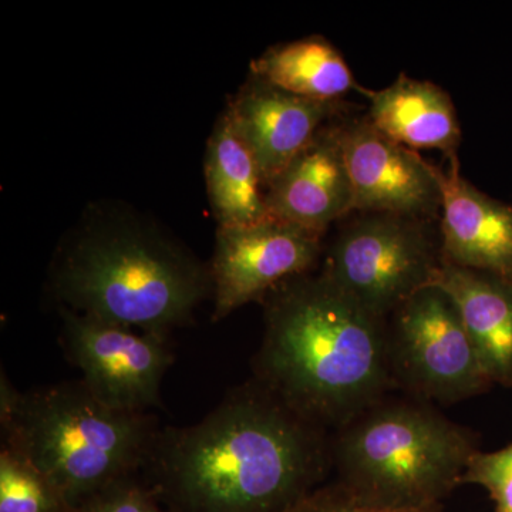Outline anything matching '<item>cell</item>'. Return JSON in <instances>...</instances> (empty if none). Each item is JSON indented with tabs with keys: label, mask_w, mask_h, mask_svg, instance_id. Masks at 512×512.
I'll use <instances>...</instances> for the list:
<instances>
[{
	"label": "cell",
	"mask_w": 512,
	"mask_h": 512,
	"mask_svg": "<svg viewBox=\"0 0 512 512\" xmlns=\"http://www.w3.org/2000/svg\"><path fill=\"white\" fill-rule=\"evenodd\" d=\"M147 464L178 512H281L332 470V431L255 379L200 423L158 431Z\"/></svg>",
	"instance_id": "1"
},
{
	"label": "cell",
	"mask_w": 512,
	"mask_h": 512,
	"mask_svg": "<svg viewBox=\"0 0 512 512\" xmlns=\"http://www.w3.org/2000/svg\"><path fill=\"white\" fill-rule=\"evenodd\" d=\"M256 377L303 417L333 431L394 389L386 320L322 274L265 295Z\"/></svg>",
	"instance_id": "2"
},
{
	"label": "cell",
	"mask_w": 512,
	"mask_h": 512,
	"mask_svg": "<svg viewBox=\"0 0 512 512\" xmlns=\"http://www.w3.org/2000/svg\"><path fill=\"white\" fill-rule=\"evenodd\" d=\"M210 286V272L194 256L127 217L84 227L53 271L63 308L160 336L184 325Z\"/></svg>",
	"instance_id": "3"
},
{
	"label": "cell",
	"mask_w": 512,
	"mask_h": 512,
	"mask_svg": "<svg viewBox=\"0 0 512 512\" xmlns=\"http://www.w3.org/2000/svg\"><path fill=\"white\" fill-rule=\"evenodd\" d=\"M2 427L6 448L67 512L147 464L158 434L146 414L110 409L83 382L18 393L3 380Z\"/></svg>",
	"instance_id": "4"
},
{
	"label": "cell",
	"mask_w": 512,
	"mask_h": 512,
	"mask_svg": "<svg viewBox=\"0 0 512 512\" xmlns=\"http://www.w3.org/2000/svg\"><path fill=\"white\" fill-rule=\"evenodd\" d=\"M478 451L470 430L409 394H386L332 431L336 481L384 507L441 504Z\"/></svg>",
	"instance_id": "5"
},
{
	"label": "cell",
	"mask_w": 512,
	"mask_h": 512,
	"mask_svg": "<svg viewBox=\"0 0 512 512\" xmlns=\"http://www.w3.org/2000/svg\"><path fill=\"white\" fill-rule=\"evenodd\" d=\"M430 220L362 214L333 239L320 274L376 318L433 285L443 266Z\"/></svg>",
	"instance_id": "6"
},
{
	"label": "cell",
	"mask_w": 512,
	"mask_h": 512,
	"mask_svg": "<svg viewBox=\"0 0 512 512\" xmlns=\"http://www.w3.org/2000/svg\"><path fill=\"white\" fill-rule=\"evenodd\" d=\"M394 387L427 403L453 404L493 383L451 296L433 284L410 296L386 319Z\"/></svg>",
	"instance_id": "7"
},
{
	"label": "cell",
	"mask_w": 512,
	"mask_h": 512,
	"mask_svg": "<svg viewBox=\"0 0 512 512\" xmlns=\"http://www.w3.org/2000/svg\"><path fill=\"white\" fill-rule=\"evenodd\" d=\"M64 350L82 372L84 386L107 407L144 413L160 403V387L173 355L164 336L60 309Z\"/></svg>",
	"instance_id": "8"
},
{
	"label": "cell",
	"mask_w": 512,
	"mask_h": 512,
	"mask_svg": "<svg viewBox=\"0 0 512 512\" xmlns=\"http://www.w3.org/2000/svg\"><path fill=\"white\" fill-rule=\"evenodd\" d=\"M323 235L276 218L247 227H218L210 269L212 318H227L282 282L311 274L323 254Z\"/></svg>",
	"instance_id": "9"
},
{
	"label": "cell",
	"mask_w": 512,
	"mask_h": 512,
	"mask_svg": "<svg viewBox=\"0 0 512 512\" xmlns=\"http://www.w3.org/2000/svg\"><path fill=\"white\" fill-rule=\"evenodd\" d=\"M343 153L360 214L431 220L441 212L439 168L384 136L366 114L340 123Z\"/></svg>",
	"instance_id": "10"
},
{
	"label": "cell",
	"mask_w": 512,
	"mask_h": 512,
	"mask_svg": "<svg viewBox=\"0 0 512 512\" xmlns=\"http://www.w3.org/2000/svg\"><path fill=\"white\" fill-rule=\"evenodd\" d=\"M349 110L343 100L305 99L249 76L225 111L269 185L323 127L348 116Z\"/></svg>",
	"instance_id": "11"
},
{
	"label": "cell",
	"mask_w": 512,
	"mask_h": 512,
	"mask_svg": "<svg viewBox=\"0 0 512 512\" xmlns=\"http://www.w3.org/2000/svg\"><path fill=\"white\" fill-rule=\"evenodd\" d=\"M345 117L323 127L268 185L272 218L326 234L333 222L355 212V194L340 137Z\"/></svg>",
	"instance_id": "12"
},
{
	"label": "cell",
	"mask_w": 512,
	"mask_h": 512,
	"mask_svg": "<svg viewBox=\"0 0 512 512\" xmlns=\"http://www.w3.org/2000/svg\"><path fill=\"white\" fill-rule=\"evenodd\" d=\"M439 180L443 261L512 281V204L468 183L458 160L447 171L439 168Z\"/></svg>",
	"instance_id": "13"
},
{
	"label": "cell",
	"mask_w": 512,
	"mask_h": 512,
	"mask_svg": "<svg viewBox=\"0 0 512 512\" xmlns=\"http://www.w3.org/2000/svg\"><path fill=\"white\" fill-rule=\"evenodd\" d=\"M369 100L366 116L390 140L410 150H439L458 160L461 128L446 90L426 80L399 79L383 90L360 89Z\"/></svg>",
	"instance_id": "14"
},
{
	"label": "cell",
	"mask_w": 512,
	"mask_h": 512,
	"mask_svg": "<svg viewBox=\"0 0 512 512\" xmlns=\"http://www.w3.org/2000/svg\"><path fill=\"white\" fill-rule=\"evenodd\" d=\"M434 284L456 303L485 375L512 386V281L443 261Z\"/></svg>",
	"instance_id": "15"
},
{
	"label": "cell",
	"mask_w": 512,
	"mask_h": 512,
	"mask_svg": "<svg viewBox=\"0 0 512 512\" xmlns=\"http://www.w3.org/2000/svg\"><path fill=\"white\" fill-rule=\"evenodd\" d=\"M205 181L218 227H247L272 218L264 175L227 111L208 141Z\"/></svg>",
	"instance_id": "16"
},
{
	"label": "cell",
	"mask_w": 512,
	"mask_h": 512,
	"mask_svg": "<svg viewBox=\"0 0 512 512\" xmlns=\"http://www.w3.org/2000/svg\"><path fill=\"white\" fill-rule=\"evenodd\" d=\"M251 76L309 100L339 101L362 89L339 50L322 36L271 47L252 62Z\"/></svg>",
	"instance_id": "17"
},
{
	"label": "cell",
	"mask_w": 512,
	"mask_h": 512,
	"mask_svg": "<svg viewBox=\"0 0 512 512\" xmlns=\"http://www.w3.org/2000/svg\"><path fill=\"white\" fill-rule=\"evenodd\" d=\"M55 493L18 454L3 447L0 454V512H57Z\"/></svg>",
	"instance_id": "18"
},
{
	"label": "cell",
	"mask_w": 512,
	"mask_h": 512,
	"mask_svg": "<svg viewBox=\"0 0 512 512\" xmlns=\"http://www.w3.org/2000/svg\"><path fill=\"white\" fill-rule=\"evenodd\" d=\"M480 485L491 500L495 512H512V444L495 451H478L471 458L460 485Z\"/></svg>",
	"instance_id": "19"
},
{
	"label": "cell",
	"mask_w": 512,
	"mask_h": 512,
	"mask_svg": "<svg viewBox=\"0 0 512 512\" xmlns=\"http://www.w3.org/2000/svg\"><path fill=\"white\" fill-rule=\"evenodd\" d=\"M281 512H443V508L441 504L417 508L384 507L370 503L335 481L332 484L320 485Z\"/></svg>",
	"instance_id": "20"
},
{
	"label": "cell",
	"mask_w": 512,
	"mask_h": 512,
	"mask_svg": "<svg viewBox=\"0 0 512 512\" xmlns=\"http://www.w3.org/2000/svg\"><path fill=\"white\" fill-rule=\"evenodd\" d=\"M69 512H164L161 510L153 491L131 480L121 478L107 485L103 490L89 498Z\"/></svg>",
	"instance_id": "21"
}]
</instances>
